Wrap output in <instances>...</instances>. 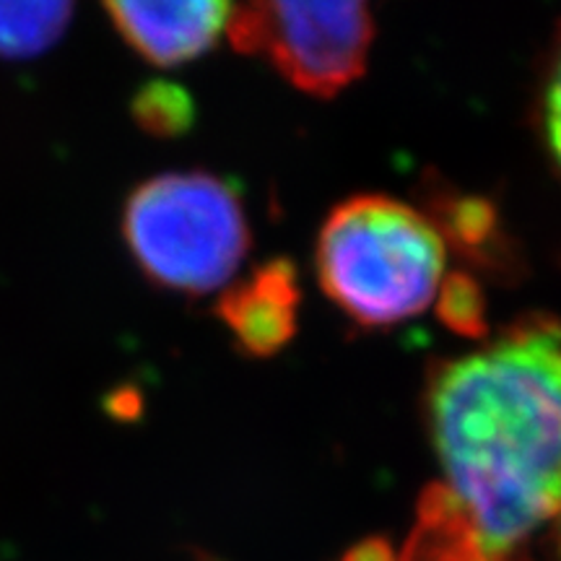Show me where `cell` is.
<instances>
[{"mask_svg":"<svg viewBox=\"0 0 561 561\" xmlns=\"http://www.w3.org/2000/svg\"><path fill=\"white\" fill-rule=\"evenodd\" d=\"M447 512L479 561H533L561 517V325L517 322L430 392Z\"/></svg>","mask_w":561,"mask_h":561,"instance_id":"cell-1","label":"cell"},{"mask_svg":"<svg viewBox=\"0 0 561 561\" xmlns=\"http://www.w3.org/2000/svg\"><path fill=\"white\" fill-rule=\"evenodd\" d=\"M445 271V240L430 219L385 195H359L328 216L318 240L320 284L362 325L424 312Z\"/></svg>","mask_w":561,"mask_h":561,"instance_id":"cell-2","label":"cell"},{"mask_svg":"<svg viewBox=\"0 0 561 561\" xmlns=\"http://www.w3.org/2000/svg\"><path fill=\"white\" fill-rule=\"evenodd\" d=\"M125 242L159 286L206 294L227 284L250 234L234 187L206 172L159 174L125 206Z\"/></svg>","mask_w":561,"mask_h":561,"instance_id":"cell-3","label":"cell"},{"mask_svg":"<svg viewBox=\"0 0 561 561\" xmlns=\"http://www.w3.org/2000/svg\"><path fill=\"white\" fill-rule=\"evenodd\" d=\"M227 34L240 53L268 55L297 89L333 96L364 73L375 24L359 0L248 3L231 5Z\"/></svg>","mask_w":561,"mask_h":561,"instance_id":"cell-4","label":"cell"},{"mask_svg":"<svg viewBox=\"0 0 561 561\" xmlns=\"http://www.w3.org/2000/svg\"><path fill=\"white\" fill-rule=\"evenodd\" d=\"M112 24L133 50L157 66L198 58L227 30L229 3H107Z\"/></svg>","mask_w":561,"mask_h":561,"instance_id":"cell-5","label":"cell"},{"mask_svg":"<svg viewBox=\"0 0 561 561\" xmlns=\"http://www.w3.org/2000/svg\"><path fill=\"white\" fill-rule=\"evenodd\" d=\"M297 273L291 263L273 261L219 299V318L255 356H268L297 328Z\"/></svg>","mask_w":561,"mask_h":561,"instance_id":"cell-6","label":"cell"},{"mask_svg":"<svg viewBox=\"0 0 561 561\" xmlns=\"http://www.w3.org/2000/svg\"><path fill=\"white\" fill-rule=\"evenodd\" d=\"M73 5L0 3V58H34L60 39Z\"/></svg>","mask_w":561,"mask_h":561,"instance_id":"cell-7","label":"cell"},{"mask_svg":"<svg viewBox=\"0 0 561 561\" xmlns=\"http://www.w3.org/2000/svg\"><path fill=\"white\" fill-rule=\"evenodd\" d=\"M133 115L140 128L153 136H178L193 123L191 94L174 83H149L138 91L136 102H133Z\"/></svg>","mask_w":561,"mask_h":561,"instance_id":"cell-8","label":"cell"},{"mask_svg":"<svg viewBox=\"0 0 561 561\" xmlns=\"http://www.w3.org/2000/svg\"><path fill=\"white\" fill-rule=\"evenodd\" d=\"M437 312L447 328L460 335H483L486 333V312H483V294L479 284L466 273H453L439 286Z\"/></svg>","mask_w":561,"mask_h":561,"instance_id":"cell-9","label":"cell"},{"mask_svg":"<svg viewBox=\"0 0 561 561\" xmlns=\"http://www.w3.org/2000/svg\"><path fill=\"white\" fill-rule=\"evenodd\" d=\"M494 224H496V214L486 201L466 198L455 206L450 229L455 240L460 244H466V248H476V244H481L491 231H494Z\"/></svg>","mask_w":561,"mask_h":561,"instance_id":"cell-10","label":"cell"},{"mask_svg":"<svg viewBox=\"0 0 561 561\" xmlns=\"http://www.w3.org/2000/svg\"><path fill=\"white\" fill-rule=\"evenodd\" d=\"M543 125L546 138L561 167V53L557 62H553L549 89H546V104H543Z\"/></svg>","mask_w":561,"mask_h":561,"instance_id":"cell-11","label":"cell"},{"mask_svg":"<svg viewBox=\"0 0 561 561\" xmlns=\"http://www.w3.org/2000/svg\"><path fill=\"white\" fill-rule=\"evenodd\" d=\"M346 561H396V557H392L390 546L385 541H367L356 546L346 557Z\"/></svg>","mask_w":561,"mask_h":561,"instance_id":"cell-12","label":"cell"},{"mask_svg":"<svg viewBox=\"0 0 561 561\" xmlns=\"http://www.w3.org/2000/svg\"><path fill=\"white\" fill-rule=\"evenodd\" d=\"M557 543H559V559H561V517L557 520Z\"/></svg>","mask_w":561,"mask_h":561,"instance_id":"cell-13","label":"cell"}]
</instances>
